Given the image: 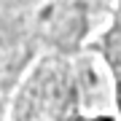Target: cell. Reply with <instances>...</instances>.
Returning a JSON list of instances; mask_svg holds the SVG:
<instances>
[{
    "label": "cell",
    "mask_w": 121,
    "mask_h": 121,
    "mask_svg": "<svg viewBox=\"0 0 121 121\" xmlns=\"http://www.w3.org/2000/svg\"><path fill=\"white\" fill-rule=\"evenodd\" d=\"M13 116L27 118H91L116 116L110 78L94 48L56 51L40 59L24 81Z\"/></svg>",
    "instance_id": "6da1fadb"
},
{
    "label": "cell",
    "mask_w": 121,
    "mask_h": 121,
    "mask_svg": "<svg viewBox=\"0 0 121 121\" xmlns=\"http://www.w3.org/2000/svg\"><path fill=\"white\" fill-rule=\"evenodd\" d=\"M91 48L105 65V73H108L113 89L116 116L121 118V0H113L105 24L99 27V32L91 40Z\"/></svg>",
    "instance_id": "7a4b0ae2"
}]
</instances>
